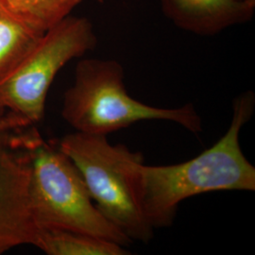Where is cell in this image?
<instances>
[{"mask_svg":"<svg viewBox=\"0 0 255 255\" xmlns=\"http://www.w3.org/2000/svg\"><path fill=\"white\" fill-rule=\"evenodd\" d=\"M255 95L248 91L233 102L227 131L208 149L189 161L171 165L131 166L137 198L149 225L170 227L179 205L194 196L216 191H255V167L243 153L239 136L252 119Z\"/></svg>","mask_w":255,"mask_h":255,"instance_id":"cell-1","label":"cell"},{"mask_svg":"<svg viewBox=\"0 0 255 255\" xmlns=\"http://www.w3.org/2000/svg\"><path fill=\"white\" fill-rule=\"evenodd\" d=\"M10 138L27 157L29 202L38 228L80 232L123 247L132 243L97 208L80 171L59 146L35 129Z\"/></svg>","mask_w":255,"mask_h":255,"instance_id":"cell-2","label":"cell"},{"mask_svg":"<svg viewBox=\"0 0 255 255\" xmlns=\"http://www.w3.org/2000/svg\"><path fill=\"white\" fill-rule=\"evenodd\" d=\"M63 119L78 132L107 136L145 120L171 121L198 134L202 121L191 103L180 108L149 106L129 96L125 71L116 60L85 59L64 93Z\"/></svg>","mask_w":255,"mask_h":255,"instance_id":"cell-3","label":"cell"},{"mask_svg":"<svg viewBox=\"0 0 255 255\" xmlns=\"http://www.w3.org/2000/svg\"><path fill=\"white\" fill-rule=\"evenodd\" d=\"M59 147L82 175L92 200L104 218L132 242H149L154 230L147 222L137 198L131 166L144 160L107 136L75 131L62 139Z\"/></svg>","mask_w":255,"mask_h":255,"instance_id":"cell-4","label":"cell"},{"mask_svg":"<svg viewBox=\"0 0 255 255\" xmlns=\"http://www.w3.org/2000/svg\"><path fill=\"white\" fill-rule=\"evenodd\" d=\"M85 17L67 16L41 37L20 64L0 82V106L11 127H29L45 117L47 93L58 72L97 46Z\"/></svg>","mask_w":255,"mask_h":255,"instance_id":"cell-5","label":"cell"},{"mask_svg":"<svg viewBox=\"0 0 255 255\" xmlns=\"http://www.w3.org/2000/svg\"><path fill=\"white\" fill-rule=\"evenodd\" d=\"M9 126L0 115V255L34 245L38 226L30 208L27 157L13 144Z\"/></svg>","mask_w":255,"mask_h":255,"instance_id":"cell-6","label":"cell"},{"mask_svg":"<svg viewBox=\"0 0 255 255\" xmlns=\"http://www.w3.org/2000/svg\"><path fill=\"white\" fill-rule=\"evenodd\" d=\"M175 26L201 36L245 24L255 14V2L248 0H158Z\"/></svg>","mask_w":255,"mask_h":255,"instance_id":"cell-7","label":"cell"},{"mask_svg":"<svg viewBox=\"0 0 255 255\" xmlns=\"http://www.w3.org/2000/svg\"><path fill=\"white\" fill-rule=\"evenodd\" d=\"M44 33L5 0H0V82L20 64Z\"/></svg>","mask_w":255,"mask_h":255,"instance_id":"cell-8","label":"cell"},{"mask_svg":"<svg viewBox=\"0 0 255 255\" xmlns=\"http://www.w3.org/2000/svg\"><path fill=\"white\" fill-rule=\"evenodd\" d=\"M36 247L48 255H128L126 247L80 232L39 228Z\"/></svg>","mask_w":255,"mask_h":255,"instance_id":"cell-9","label":"cell"},{"mask_svg":"<svg viewBox=\"0 0 255 255\" xmlns=\"http://www.w3.org/2000/svg\"><path fill=\"white\" fill-rule=\"evenodd\" d=\"M29 24L46 32L70 15L82 0H5Z\"/></svg>","mask_w":255,"mask_h":255,"instance_id":"cell-10","label":"cell"},{"mask_svg":"<svg viewBox=\"0 0 255 255\" xmlns=\"http://www.w3.org/2000/svg\"><path fill=\"white\" fill-rule=\"evenodd\" d=\"M3 113H4V111H3V109H2V108H1V106H0V115H1V114H3Z\"/></svg>","mask_w":255,"mask_h":255,"instance_id":"cell-11","label":"cell"},{"mask_svg":"<svg viewBox=\"0 0 255 255\" xmlns=\"http://www.w3.org/2000/svg\"><path fill=\"white\" fill-rule=\"evenodd\" d=\"M248 1H252V2H255V0H248Z\"/></svg>","mask_w":255,"mask_h":255,"instance_id":"cell-12","label":"cell"}]
</instances>
